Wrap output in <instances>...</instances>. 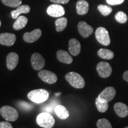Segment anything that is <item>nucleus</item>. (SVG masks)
Masks as SVG:
<instances>
[{
	"instance_id": "nucleus-1",
	"label": "nucleus",
	"mask_w": 128,
	"mask_h": 128,
	"mask_svg": "<svg viewBox=\"0 0 128 128\" xmlns=\"http://www.w3.org/2000/svg\"><path fill=\"white\" fill-rule=\"evenodd\" d=\"M49 97V93L44 89H38L30 91L28 94L30 100L36 103H41L45 102Z\"/></svg>"
},
{
	"instance_id": "nucleus-2",
	"label": "nucleus",
	"mask_w": 128,
	"mask_h": 128,
	"mask_svg": "<svg viewBox=\"0 0 128 128\" xmlns=\"http://www.w3.org/2000/svg\"><path fill=\"white\" fill-rule=\"evenodd\" d=\"M36 123L42 128H52L55 124V120L50 114L46 112H43L38 115Z\"/></svg>"
},
{
	"instance_id": "nucleus-3",
	"label": "nucleus",
	"mask_w": 128,
	"mask_h": 128,
	"mask_svg": "<svg viewBox=\"0 0 128 128\" xmlns=\"http://www.w3.org/2000/svg\"><path fill=\"white\" fill-rule=\"evenodd\" d=\"M65 79L72 87L76 88H82L85 87V81L79 74L75 72H70L66 74Z\"/></svg>"
},
{
	"instance_id": "nucleus-4",
	"label": "nucleus",
	"mask_w": 128,
	"mask_h": 128,
	"mask_svg": "<svg viewBox=\"0 0 128 128\" xmlns=\"http://www.w3.org/2000/svg\"><path fill=\"white\" fill-rule=\"evenodd\" d=\"M0 114L7 121L14 122L18 118L17 110L9 106H4L0 108Z\"/></svg>"
},
{
	"instance_id": "nucleus-5",
	"label": "nucleus",
	"mask_w": 128,
	"mask_h": 128,
	"mask_svg": "<svg viewBox=\"0 0 128 128\" xmlns=\"http://www.w3.org/2000/svg\"><path fill=\"white\" fill-rule=\"evenodd\" d=\"M96 38L100 44L108 46L110 44V38L108 30L105 28L100 27L96 31Z\"/></svg>"
},
{
	"instance_id": "nucleus-6",
	"label": "nucleus",
	"mask_w": 128,
	"mask_h": 128,
	"mask_svg": "<svg viewBox=\"0 0 128 128\" xmlns=\"http://www.w3.org/2000/svg\"><path fill=\"white\" fill-rule=\"evenodd\" d=\"M38 76L43 81L49 84H53L57 81L58 78L55 73L48 70H41L38 73Z\"/></svg>"
},
{
	"instance_id": "nucleus-7",
	"label": "nucleus",
	"mask_w": 128,
	"mask_h": 128,
	"mask_svg": "<svg viewBox=\"0 0 128 128\" xmlns=\"http://www.w3.org/2000/svg\"><path fill=\"white\" fill-rule=\"evenodd\" d=\"M96 69L99 76L104 78L110 76L112 72V68L110 65L106 62H99Z\"/></svg>"
},
{
	"instance_id": "nucleus-8",
	"label": "nucleus",
	"mask_w": 128,
	"mask_h": 128,
	"mask_svg": "<svg viewBox=\"0 0 128 128\" xmlns=\"http://www.w3.org/2000/svg\"><path fill=\"white\" fill-rule=\"evenodd\" d=\"M32 66L36 71L41 70L45 65V60L44 57L38 53H34L31 58Z\"/></svg>"
},
{
	"instance_id": "nucleus-9",
	"label": "nucleus",
	"mask_w": 128,
	"mask_h": 128,
	"mask_svg": "<svg viewBox=\"0 0 128 128\" xmlns=\"http://www.w3.org/2000/svg\"><path fill=\"white\" fill-rule=\"evenodd\" d=\"M47 13L49 16L53 17H60L65 13L64 8L58 4H52L48 7Z\"/></svg>"
},
{
	"instance_id": "nucleus-10",
	"label": "nucleus",
	"mask_w": 128,
	"mask_h": 128,
	"mask_svg": "<svg viewBox=\"0 0 128 128\" xmlns=\"http://www.w3.org/2000/svg\"><path fill=\"white\" fill-rule=\"evenodd\" d=\"M78 30L82 38H87L93 33V28L85 22H81L78 24Z\"/></svg>"
},
{
	"instance_id": "nucleus-11",
	"label": "nucleus",
	"mask_w": 128,
	"mask_h": 128,
	"mask_svg": "<svg viewBox=\"0 0 128 128\" xmlns=\"http://www.w3.org/2000/svg\"><path fill=\"white\" fill-rule=\"evenodd\" d=\"M42 36V31L36 28L31 32H26L23 35V39L27 43H33L38 40Z\"/></svg>"
},
{
	"instance_id": "nucleus-12",
	"label": "nucleus",
	"mask_w": 128,
	"mask_h": 128,
	"mask_svg": "<svg viewBox=\"0 0 128 128\" xmlns=\"http://www.w3.org/2000/svg\"><path fill=\"white\" fill-rule=\"evenodd\" d=\"M16 40V36L14 34L4 33L0 34V44L2 45L12 46Z\"/></svg>"
},
{
	"instance_id": "nucleus-13",
	"label": "nucleus",
	"mask_w": 128,
	"mask_h": 128,
	"mask_svg": "<svg viewBox=\"0 0 128 128\" xmlns=\"http://www.w3.org/2000/svg\"><path fill=\"white\" fill-rule=\"evenodd\" d=\"M116 92V90L113 87H108L102 91L99 94L98 97L106 101V102H109L114 98Z\"/></svg>"
},
{
	"instance_id": "nucleus-14",
	"label": "nucleus",
	"mask_w": 128,
	"mask_h": 128,
	"mask_svg": "<svg viewBox=\"0 0 128 128\" xmlns=\"http://www.w3.org/2000/svg\"><path fill=\"white\" fill-rule=\"evenodd\" d=\"M18 55L15 52L10 53L7 56V66L9 70H13L18 63Z\"/></svg>"
},
{
	"instance_id": "nucleus-15",
	"label": "nucleus",
	"mask_w": 128,
	"mask_h": 128,
	"mask_svg": "<svg viewBox=\"0 0 128 128\" xmlns=\"http://www.w3.org/2000/svg\"><path fill=\"white\" fill-rule=\"evenodd\" d=\"M69 51L72 55L77 56L81 52V44L76 39H71L69 42Z\"/></svg>"
},
{
	"instance_id": "nucleus-16",
	"label": "nucleus",
	"mask_w": 128,
	"mask_h": 128,
	"mask_svg": "<svg viewBox=\"0 0 128 128\" xmlns=\"http://www.w3.org/2000/svg\"><path fill=\"white\" fill-rule=\"evenodd\" d=\"M114 110L115 113L120 118H125L128 115V106L123 103H116L114 105Z\"/></svg>"
},
{
	"instance_id": "nucleus-17",
	"label": "nucleus",
	"mask_w": 128,
	"mask_h": 128,
	"mask_svg": "<svg viewBox=\"0 0 128 128\" xmlns=\"http://www.w3.org/2000/svg\"><path fill=\"white\" fill-rule=\"evenodd\" d=\"M56 56L59 61L62 62V63L70 64L73 61L72 58L71 56V55L66 51L63 50L58 51L56 53Z\"/></svg>"
},
{
	"instance_id": "nucleus-18",
	"label": "nucleus",
	"mask_w": 128,
	"mask_h": 128,
	"mask_svg": "<svg viewBox=\"0 0 128 128\" xmlns=\"http://www.w3.org/2000/svg\"><path fill=\"white\" fill-rule=\"evenodd\" d=\"M76 12L79 15H85L88 12L89 4L85 0H79L76 4Z\"/></svg>"
},
{
	"instance_id": "nucleus-19",
	"label": "nucleus",
	"mask_w": 128,
	"mask_h": 128,
	"mask_svg": "<svg viewBox=\"0 0 128 128\" xmlns=\"http://www.w3.org/2000/svg\"><path fill=\"white\" fill-rule=\"evenodd\" d=\"M54 110L56 116L60 119H66L70 116L68 110L62 105H57L54 108Z\"/></svg>"
},
{
	"instance_id": "nucleus-20",
	"label": "nucleus",
	"mask_w": 128,
	"mask_h": 128,
	"mask_svg": "<svg viewBox=\"0 0 128 128\" xmlns=\"http://www.w3.org/2000/svg\"><path fill=\"white\" fill-rule=\"evenodd\" d=\"M30 12V7L28 5H23V6H20L16 10L12 12V18L17 19L20 14H27Z\"/></svg>"
},
{
	"instance_id": "nucleus-21",
	"label": "nucleus",
	"mask_w": 128,
	"mask_h": 128,
	"mask_svg": "<svg viewBox=\"0 0 128 128\" xmlns=\"http://www.w3.org/2000/svg\"><path fill=\"white\" fill-rule=\"evenodd\" d=\"M28 19L23 16H20L16 19L13 24V28L16 30H19L23 28L27 25Z\"/></svg>"
},
{
	"instance_id": "nucleus-22",
	"label": "nucleus",
	"mask_w": 128,
	"mask_h": 128,
	"mask_svg": "<svg viewBox=\"0 0 128 128\" xmlns=\"http://www.w3.org/2000/svg\"><path fill=\"white\" fill-rule=\"evenodd\" d=\"M96 105L97 110L101 113H104L108 108V102L98 97L96 99Z\"/></svg>"
},
{
	"instance_id": "nucleus-23",
	"label": "nucleus",
	"mask_w": 128,
	"mask_h": 128,
	"mask_svg": "<svg viewBox=\"0 0 128 128\" xmlns=\"http://www.w3.org/2000/svg\"><path fill=\"white\" fill-rule=\"evenodd\" d=\"M98 56L104 60H112L114 57V53L106 49H100L97 52Z\"/></svg>"
},
{
	"instance_id": "nucleus-24",
	"label": "nucleus",
	"mask_w": 128,
	"mask_h": 128,
	"mask_svg": "<svg viewBox=\"0 0 128 128\" xmlns=\"http://www.w3.org/2000/svg\"><path fill=\"white\" fill-rule=\"evenodd\" d=\"M68 20L65 17H60V18L57 19L55 22L56 30L57 32H60L66 28Z\"/></svg>"
},
{
	"instance_id": "nucleus-25",
	"label": "nucleus",
	"mask_w": 128,
	"mask_h": 128,
	"mask_svg": "<svg viewBox=\"0 0 128 128\" xmlns=\"http://www.w3.org/2000/svg\"><path fill=\"white\" fill-rule=\"evenodd\" d=\"M115 19L118 23L124 24L127 22L128 16L124 12H119L115 15Z\"/></svg>"
},
{
	"instance_id": "nucleus-26",
	"label": "nucleus",
	"mask_w": 128,
	"mask_h": 128,
	"mask_svg": "<svg viewBox=\"0 0 128 128\" xmlns=\"http://www.w3.org/2000/svg\"><path fill=\"white\" fill-rule=\"evenodd\" d=\"M2 2L6 6L10 7H18L22 4V0H1Z\"/></svg>"
},
{
	"instance_id": "nucleus-27",
	"label": "nucleus",
	"mask_w": 128,
	"mask_h": 128,
	"mask_svg": "<svg viewBox=\"0 0 128 128\" xmlns=\"http://www.w3.org/2000/svg\"><path fill=\"white\" fill-rule=\"evenodd\" d=\"M98 11L104 16H108L112 12V8L110 6L106 5H99L98 6Z\"/></svg>"
},
{
	"instance_id": "nucleus-28",
	"label": "nucleus",
	"mask_w": 128,
	"mask_h": 128,
	"mask_svg": "<svg viewBox=\"0 0 128 128\" xmlns=\"http://www.w3.org/2000/svg\"><path fill=\"white\" fill-rule=\"evenodd\" d=\"M97 126L98 128H112L110 122L106 119H99L97 122Z\"/></svg>"
},
{
	"instance_id": "nucleus-29",
	"label": "nucleus",
	"mask_w": 128,
	"mask_h": 128,
	"mask_svg": "<svg viewBox=\"0 0 128 128\" xmlns=\"http://www.w3.org/2000/svg\"><path fill=\"white\" fill-rule=\"evenodd\" d=\"M124 0H106V2L108 4L112 6H116L122 4L124 2Z\"/></svg>"
},
{
	"instance_id": "nucleus-30",
	"label": "nucleus",
	"mask_w": 128,
	"mask_h": 128,
	"mask_svg": "<svg viewBox=\"0 0 128 128\" xmlns=\"http://www.w3.org/2000/svg\"><path fill=\"white\" fill-rule=\"evenodd\" d=\"M0 128H13L8 122H0Z\"/></svg>"
},
{
	"instance_id": "nucleus-31",
	"label": "nucleus",
	"mask_w": 128,
	"mask_h": 128,
	"mask_svg": "<svg viewBox=\"0 0 128 128\" xmlns=\"http://www.w3.org/2000/svg\"><path fill=\"white\" fill-rule=\"evenodd\" d=\"M50 1L56 4H66L70 0H50Z\"/></svg>"
},
{
	"instance_id": "nucleus-32",
	"label": "nucleus",
	"mask_w": 128,
	"mask_h": 128,
	"mask_svg": "<svg viewBox=\"0 0 128 128\" xmlns=\"http://www.w3.org/2000/svg\"><path fill=\"white\" fill-rule=\"evenodd\" d=\"M123 78L126 81H127L128 82V71H126L124 72V76H123Z\"/></svg>"
},
{
	"instance_id": "nucleus-33",
	"label": "nucleus",
	"mask_w": 128,
	"mask_h": 128,
	"mask_svg": "<svg viewBox=\"0 0 128 128\" xmlns=\"http://www.w3.org/2000/svg\"><path fill=\"white\" fill-rule=\"evenodd\" d=\"M60 93H56V94H55V96H59V95H60Z\"/></svg>"
},
{
	"instance_id": "nucleus-34",
	"label": "nucleus",
	"mask_w": 128,
	"mask_h": 128,
	"mask_svg": "<svg viewBox=\"0 0 128 128\" xmlns=\"http://www.w3.org/2000/svg\"><path fill=\"white\" fill-rule=\"evenodd\" d=\"M1 22L0 21V27H1Z\"/></svg>"
},
{
	"instance_id": "nucleus-35",
	"label": "nucleus",
	"mask_w": 128,
	"mask_h": 128,
	"mask_svg": "<svg viewBox=\"0 0 128 128\" xmlns=\"http://www.w3.org/2000/svg\"><path fill=\"white\" fill-rule=\"evenodd\" d=\"M124 128H128V126H126V127H125Z\"/></svg>"
}]
</instances>
